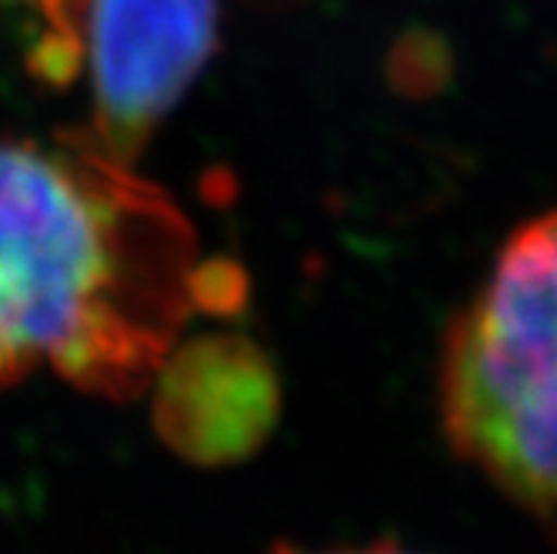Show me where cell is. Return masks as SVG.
Returning a JSON list of instances; mask_svg holds the SVG:
<instances>
[{
	"instance_id": "4",
	"label": "cell",
	"mask_w": 557,
	"mask_h": 554,
	"mask_svg": "<svg viewBox=\"0 0 557 554\" xmlns=\"http://www.w3.org/2000/svg\"><path fill=\"white\" fill-rule=\"evenodd\" d=\"M154 384L161 438L197 465L240 461L274 428L277 378L247 337L208 334L174 344Z\"/></svg>"
},
{
	"instance_id": "5",
	"label": "cell",
	"mask_w": 557,
	"mask_h": 554,
	"mask_svg": "<svg viewBox=\"0 0 557 554\" xmlns=\"http://www.w3.org/2000/svg\"><path fill=\"white\" fill-rule=\"evenodd\" d=\"M0 11H24L40 24L30 47V67L37 77L58 84L77 77L84 58L87 0H0Z\"/></svg>"
},
{
	"instance_id": "2",
	"label": "cell",
	"mask_w": 557,
	"mask_h": 554,
	"mask_svg": "<svg viewBox=\"0 0 557 554\" xmlns=\"http://www.w3.org/2000/svg\"><path fill=\"white\" fill-rule=\"evenodd\" d=\"M454 447L557 531V211L518 227L441 365Z\"/></svg>"
},
{
	"instance_id": "1",
	"label": "cell",
	"mask_w": 557,
	"mask_h": 554,
	"mask_svg": "<svg viewBox=\"0 0 557 554\" xmlns=\"http://www.w3.org/2000/svg\"><path fill=\"white\" fill-rule=\"evenodd\" d=\"M197 278L190 221L87 131L0 140V387L54 371L94 397L144 394Z\"/></svg>"
},
{
	"instance_id": "3",
	"label": "cell",
	"mask_w": 557,
	"mask_h": 554,
	"mask_svg": "<svg viewBox=\"0 0 557 554\" xmlns=\"http://www.w3.org/2000/svg\"><path fill=\"white\" fill-rule=\"evenodd\" d=\"M218 0H87V137L134 164L214 54Z\"/></svg>"
},
{
	"instance_id": "6",
	"label": "cell",
	"mask_w": 557,
	"mask_h": 554,
	"mask_svg": "<svg viewBox=\"0 0 557 554\" xmlns=\"http://www.w3.org/2000/svg\"><path fill=\"white\" fill-rule=\"evenodd\" d=\"M271 554H414V551H404L397 544H368V547H347V551H304V547H290V544H281L274 547Z\"/></svg>"
}]
</instances>
